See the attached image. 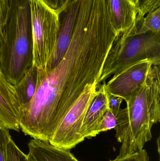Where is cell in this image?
<instances>
[{
    "label": "cell",
    "mask_w": 160,
    "mask_h": 161,
    "mask_svg": "<svg viewBox=\"0 0 160 161\" xmlns=\"http://www.w3.org/2000/svg\"><path fill=\"white\" fill-rule=\"evenodd\" d=\"M38 69L34 64L14 88L22 106L28 104L34 97L38 82Z\"/></svg>",
    "instance_id": "cell-13"
},
{
    "label": "cell",
    "mask_w": 160,
    "mask_h": 161,
    "mask_svg": "<svg viewBox=\"0 0 160 161\" xmlns=\"http://www.w3.org/2000/svg\"><path fill=\"white\" fill-rule=\"evenodd\" d=\"M108 10L112 25L117 35L132 26L138 12L132 0H109Z\"/></svg>",
    "instance_id": "cell-11"
},
{
    "label": "cell",
    "mask_w": 160,
    "mask_h": 161,
    "mask_svg": "<svg viewBox=\"0 0 160 161\" xmlns=\"http://www.w3.org/2000/svg\"><path fill=\"white\" fill-rule=\"evenodd\" d=\"M152 65L151 60L144 59L128 67L106 83L107 92L127 102L144 83Z\"/></svg>",
    "instance_id": "cell-8"
},
{
    "label": "cell",
    "mask_w": 160,
    "mask_h": 161,
    "mask_svg": "<svg viewBox=\"0 0 160 161\" xmlns=\"http://www.w3.org/2000/svg\"><path fill=\"white\" fill-rule=\"evenodd\" d=\"M110 161H149V158L146 150L142 149L130 155L118 156L114 160Z\"/></svg>",
    "instance_id": "cell-18"
},
{
    "label": "cell",
    "mask_w": 160,
    "mask_h": 161,
    "mask_svg": "<svg viewBox=\"0 0 160 161\" xmlns=\"http://www.w3.org/2000/svg\"><path fill=\"white\" fill-rule=\"evenodd\" d=\"M10 139L9 130L0 121V161H7V148Z\"/></svg>",
    "instance_id": "cell-16"
},
{
    "label": "cell",
    "mask_w": 160,
    "mask_h": 161,
    "mask_svg": "<svg viewBox=\"0 0 160 161\" xmlns=\"http://www.w3.org/2000/svg\"><path fill=\"white\" fill-rule=\"evenodd\" d=\"M98 82L86 86L82 94L69 111L49 141L59 149L70 150L82 142L84 119L89 106L98 93Z\"/></svg>",
    "instance_id": "cell-6"
},
{
    "label": "cell",
    "mask_w": 160,
    "mask_h": 161,
    "mask_svg": "<svg viewBox=\"0 0 160 161\" xmlns=\"http://www.w3.org/2000/svg\"><path fill=\"white\" fill-rule=\"evenodd\" d=\"M3 28L1 71L13 85L18 83L31 67L34 42L30 0H9Z\"/></svg>",
    "instance_id": "cell-3"
},
{
    "label": "cell",
    "mask_w": 160,
    "mask_h": 161,
    "mask_svg": "<svg viewBox=\"0 0 160 161\" xmlns=\"http://www.w3.org/2000/svg\"><path fill=\"white\" fill-rule=\"evenodd\" d=\"M98 88L97 94L89 106L82 126V135L85 139H91L99 134L101 123L109 109L106 81Z\"/></svg>",
    "instance_id": "cell-10"
},
{
    "label": "cell",
    "mask_w": 160,
    "mask_h": 161,
    "mask_svg": "<svg viewBox=\"0 0 160 161\" xmlns=\"http://www.w3.org/2000/svg\"><path fill=\"white\" fill-rule=\"evenodd\" d=\"M42 1L49 7L56 11L64 5L66 0H42Z\"/></svg>",
    "instance_id": "cell-21"
},
{
    "label": "cell",
    "mask_w": 160,
    "mask_h": 161,
    "mask_svg": "<svg viewBox=\"0 0 160 161\" xmlns=\"http://www.w3.org/2000/svg\"><path fill=\"white\" fill-rule=\"evenodd\" d=\"M108 53L98 39L74 31L58 66L49 71L38 70L34 97L21 108L20 127L24 134L49 142L86 86L99 82Z\"/></svg>",
    "instance_id": "cell-1"
},
{
    "label": "cell",
    "mask_w": 160,
    "mask_h": 161,
    "mask_svg": "<svg viewBox=\"0 0 160 161\" xmlns=\"http://www.w3.org/2000/svg\"><path fill=\"white\" fill-rule=\"evenodd\" d=\"M7 161H34L28 155L23 153L10 139L7 148Z\"/></svg>",
    "instance_id": "cell-14"
},
{
    "label": "cell",
    "mask_w": 160,
    "mask_h": 161,
    "mask_svg": "<svg viewBox=\"0 0 160 161\" xmlns=\"http://www.w3.org/2000/svg\"><path fill=\"white\" fill-rule=\"evenodd\" d=\"M108 97L109 109L116 116L121 109L120 107L124 99L122 97L111 94L108 92Z\"/></svg>",
    "instance_id": "cell-19"
},
{
    "label": "cell",
    "mask_w": 160,
    "mask_h": 161,
    "mask_svg": "<svg viewBox=\"0 0 160 161\" xmlns=\"http://www.w3.org/2000/svg\"><path fill=\"white\" fill-rule=\"evenodd\" d=\"M149 59L160 65V33L137 34L131 27L117 35L103 65L99 85L133 64Z\"/></svg>",
    "instance_id": "cell-4"
},
{
    "label": "cell",
    "mask_w": 160,
    "mask_h": 161,
    "mask_svg": "<svg viewBox=\"0 0 160 161\" xmlns=\"http://www.w3.org/2000/svg\"><path fill=\"white\" fill-rule=\"evenodd\" d=\"M21 106L14 85L0 71V121L8 130H20Z\"/></svg>",
    "instance_id": "cell-9"
},
{
    "label": "cell",
    "mask_w": 160,
    "mask_h": 161,
    "mask_svg": "<svg viewBox=\"0 0 160 161\" xmlns=\"http://www.w3.org/2000/svg\"><path fill=\"white\" fill-rule=\"evenodd\" d=\"M4 43V40L3 33H2V31L0 30V67H1L2 49H3V46ZM0 71H1V68H0Z\"/></svg>",
    "instance_id": "cell-22"
},
{
    "label": "cell",
    "mask_w": 160,
    "mask_h": 161,
    "mask_svg": "<svg viewBox=\"0 0 160 161\" xmlns=\"http://www.w3.org/2000/svg\"><path fill=\"white\" fill-rule=\"evenodd\" d=\"M80 0H66L61 8L56 10L58 19V32L56 43L48 61L46 71L58 66L65 57L71 42Z\"/></svg>",
    "instance_id": "cell-7"
},
{
    "label": "cell",
    "mask_w": 160,
    "mask_h": 161,
    "mask_svg": "<svg viewBox=\"0 0 160 161\" xmlns=\"http://www.w3.org/2000/svg\"><path fill=\"white\" fill-rule=\"evenodd\" d=\"M9 0H0V30L3 33L8 10Z\"/></svg>",
    "instance_id": "cell-20"
},
{
    "label": "cell",
    "mask_w": 160,
    "mask_h": 161,
    "mask_svg": "<svg viewBox=\"0 0 160 161\" xmlns=\"http://www.w3.org/2000/svg\"><path fill=\"white\" fill-rule=\"evenodd\" d=\"M28 146V156L34 161H79L70 150L59 149L48 142L33 139Z\"/></svg>",
    "instance_id": "cell-12"
},
{
    "label": "cell",
    "mask_w": 160,
    "mask_h": 161,
    "mask_svg": "<svg viewBox=\"0 0 160 161\" xmlns=\"http://www.w3.org/2000/svg\"><path fill=\"white\" fill-rule=\"evenodd\" d=\"M135 3L138 12L137 16L140 18L160 8V0H136Z\"/></svg>",
    "instance_id": "cell-15"
},
{
    "label": "cell",
    "mask_w": 160,
    "mask_h": 161,
    "mask_svg": "<svg viewBox=\"0 0 160 161\" xmlns=\"http://www.w3.org/2000/svg\"><path fill=\"white\" fill-rule=\"evenodd\" d=\"M126 102L114 129L121 143L120 157L143 149L152 139V127L160 122V66H151L144 83Z\"/></svg>",
    "instance_id": "cell-2"
},
{
    "label": "cell",
    "mask_w": 160,
    "mask_h": 161,
    "mask_svg": "<svg viewBox=\"0 0 160 161\" xmlns=\"http://www.w3.org/2000/svg\"><path fill=\"white\" fill-rule=\"evenodd\" d=\"M116 116L109 109L105 113L99 129V133L106 132L115 128L116 126Z\"/></svg>",
    "instance_id": "cell-17"
},
{
    "label": "cell",
    "mask_w": 160,
    "mask_h": 161,
    "mask_svg": "<svg viewBox=\"0 0 160 161\" xmlns=\"http://www.w3.org/2000/svg\"><path fill=\"white\" fill-rule=\"evenodd\" d=\"M132 1H134V2H135H135H136V0H132Z\"/></svg>",
    "instance_id": "cell-23"
},
{
    "label": "cell",
    "mask_w": 160,
    "mask_h": 161,
    "mask_svg": "<svg viewBox=\"0 0 160 161\" xmlns=\"http://www.w3.org/2000/svg\"><path fill=\"white\" fill-rule=\"evenodd\" d=\"M34 42L33 64L45 72L56 43L58 19L55 10L42 0H30Z\"/></svg>",
    "instance_id": "cell-5"
}]
</instances>
